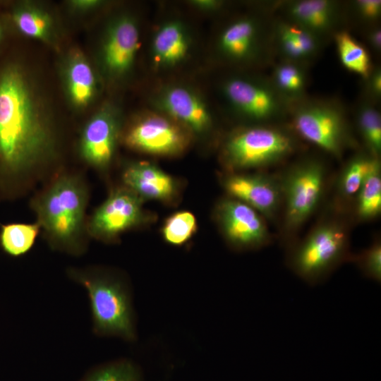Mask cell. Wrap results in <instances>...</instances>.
I'll list each match as a JSON object with an SVG mask.
<instances>
[{
	"label": "cell",
	"mask_w": 381,
	"mask_h": 381,
	"mask_svg": "<svg viewBox=\"0 0 381 381\" xmlns=\"http://www.w3.org/2000/svg\"><path fill=\"white\" fill-rule=\"evenodd\" d=\"M55 148L52 123L30 77L18 64L4 66L0 69V197H14Z\"/></svg>",
	"instance_id": "cell-1"
},
{
	"label": "cell",
	"mask_w": 381,
	"mask_h": 381,
	"mask_svg": "<svg viewBox=\"0 0 381 381\" xmlns=\"http://www.w3.org/2000/svg\"><path fill=\"white\" fill-rule=\"evenodd\" d=\"M87 201L85 185L75 175L55 179L32 201L37 223L53 248L78 255L84 250L83 240Z\"/></svg>",
	"instance_id": "cell-2"
},
{
	"label": "cell",
	"mask_w": 381,
	"mask_h": 381,
	"mask_svg": "<svg viewBox=\"0 0 381 381\" xmlns=\"http://www.w3.org/2000/svg\"><path fill=\"white\" fill-rule=\"evenodd\" d=\"M302 147L287 123L243 124L224 138L220 158L228 172L262 170L282 164Z\"/></svg>",
	"instance_id": "cell-3"
},
{
	"label": "cell",
	"mask_w": 381,
	"mask_h": 381,
	"mask_svg": "<svg viewBox=\"0 0 381 381\" xmlns=\"http://www.w3.org/2000/svg\"><path fill=\"white\" fill-rule=\"evenodd\" d=\"M286 123L302 142L337 159L349 150L361 147L348 110L338 98L308 95L290 106Z\"/></svg>",
	"instance_id": "cell-4"
},
{
	"label": "cell",
	"mask_w": 381,
	"mask_h": 381,
	"mask_svg": "<svg viewBox=\"0 0 381 381\" xmlns=\"http://www.w3.org/2000/svg\"><path fill=\"white\" fill-rule=\"evenodd\" d=\"M323 217L300 241L289 247V267L301 279L315 285L342 263L349 261L350 224L341 210Z\"/></svg>",
	"instance_id": "cell-5"
},
{
	"label": "cell",
	"mask_w": 381,
	"mask_h": 381,
	"mask_svg": "<svg viewBox=\"0 0 381 381\" xmlns=\"http://www.w3.org/2000/svg\"><path fill=\"white\" fill-rule=\"evenodd\" d=\"M67 272L87 293L94 334L134 341V315L126 285L119 279L98 270L71 267Z\"/></svg>",
	"instance_id": "cell-6"
},
{
	"label": "cell",
	"mask_w": 381,
	"mask_h": 381,
	"mask_svg": "<svg viewBox=\"0 0 381 381\" xmlns=\"http://www.w3.org/2000/svg\"><path fill=\"white\" fill-rule=\"evenodd\" d=\"M280 174L282 189L281 239L288 247L322 203L327 167L315 155L303 157Z\"/></svg>",
	"instance_id": "cell-7"
},
{
	"label": "cell",
	"mask_w": 381,
	"mask_h": 381,
	"mask_svg": "<svg viewBox=\"0 0 381 381\" xmlns=\"http://www.w3.org/2000/svg\"><path fill=\"white\" fill-rule=\"evenodd\" d=\"M274 16V1H270L230 19L217 40L222 60L238 67H271L276 59L272 39Z\"/></svg>",
	"instance_id": "cell-8"
},
{
	"label": "cell",
	"mask_w": 381,
	"mask_h": 381,
	"mask_svg": "<svg viewBox=\"0 0 381 381\" xmlns=\"http://www.w3.org/2000/svg\"><path fill=\"white\" fill-rule=\"evenodd\" d=\"M221 91L229 109L245 124L287 121L290 105L274 87L269 76L230 75L223 80Z\"/></svg>",
	"instance_id": "cell-9"
},
{
	"label": "cell",
	"mask_w": 381,
	"mask_h": 381,
	"mask_svg": "<svg viewBox=\"0 0 381 381\" xmlns=\"http://www.w3.org/2000/svg\"><path fill=\"white\" fill-rule=\"evenodd\" d=\"M193 134L183 125L160 111H150L135 119L123 135L130 148L156 156H176L190 146Z\"/></svg>",
	"instance_id": "cell-10"
},
{
	"label": "cell",
	"mask_w": 381,
	"mask_h": 381,
	"mask_svg": "<svg viewBox=\"0 0 381 381\" xmlns=\"http://www.w3.org/2000/svg\"><path fill=\"white\" fill-rule=\"evenodd\" d=\"M140 47L136 19L128 14L114 17L108 23L99 50V63L110 80L126 77L132 70Z\"/></svg>",
	"instance_id": "cell-11"
},
{
	"label": "cell",
	"mask_w": 381,
	"mask_h": 381,
	"mask_svg": "<svg viewBox=\"0 0 381 381\" xmlns=\"http://www.w3.org/2000/svg\"><path fill=\"white\" fill-rule=\"evenodd\" d=\"M143 201L125 186L113 190L90 218L89 234L97 240L112 242L124 231L145 223L148 217Z\"/></svg>",
	"instance_id": "cell-12"
},
{
	"label": "cell",
	"mask_w": 381,
	"mask_h": 381,
	"mask_svg": "<svg viewBox=\"0 0 381 381\" xmlns=\"http://www.w3.org/2000/svg\"><path fill=\"white\" fill-rule=\"evenodd\" d=\"M217 219L226 242L236 250L260 249L272 243L267 219L240 200L230 197L222 200Z\"/></svg>",
	"instance_id": "cell-13"
},
{
	"label": "cell",
	"mask_w": 381,
	"mask_h": 381,
	"mask_svg": "<svg viewBox=\"0 0 381 381\" xmlns=\"http://www.w3.org/2000/svg\"><path fill=\"white\" fill-rule=\"evenodd\" d=\"M274 9L278 16L305 28L327 44L337 32L349 29L345 1H275Z\"/></svg>",
	"instance_id": "cell-14"
},
{
	"label": "cell",
	"mask_w": 381,
	"mask_h": 381,
	"mask_svg": "<svg viewBox=\"0 0 381 381\" xmlns=\"http://www.w3.org/2000/svg\"><path fill=\"white\" fill-rule=\"evenodd\" d=\"M224 189L230 198L249 205L266 219L273 221L282 211L280 175L264 171L228 172L222 177Z\"/></svg>",
	"instance_id": "cell-15"
},
{
	"label": "cell",
	"mask_w": 381,
	"mask_h": 381,
	"mask_svg": "<svg viewBox=\"0 0 381 381\" xmlns=\"http://www.w3.org/2000/svg\"><path fill=\"white\" fill-rule=\"evenodd\" d=\"M121 133V118L111 104L102 105L85 124L79 140L82 159L97 169L111 163Z\"/></svg>",
	"instance_id": "cell-16"
},
{
	"label": "cell",
	"mask_w": 381,
	"mask_h": 381,
	"mask_svg": "<svg viewBox=\"0 0 381 381\" xmlns=\"http://www.w3.org/2000/svg\"><path fill=\"white\" fill-rule=\"evenodd\" d=\"M159 111L183 125L194 135H203L213 127L211 110L202 96L182 85L162 88L155 98Z\"/></svg>",
	"instance_id": "cell-17"
},
{
	"label": "cell",
	"mask_w": 381,
	"mask_h": 381,
	"mask_svg": "<svg viewBox=\"0 0 381 381\" xmlns=\"http://www.w3.org/2000/svg\"><path fill=\"white\" fill-rule=\"evenodd\" d=\"M272 47L279 60L310 66L327 43L305 28L278 16L272 23Z\"/></svg>",
	"instance_id": "cell-18"
},
{
	"label": "cell",
	"mask_w": 381,
	"mask_h": 381,
	"mask_svg": "<svg viewBox=\"0 0 381 381\" xmlns=\"http://www.w3.org/2000/svg\"><path fill=\"white\" fill-rule=\"evenodd\" d=\"M61 78L67 99L78 109L92 103L98 92V79L93 66L78 49L70 50L61 64Z\"/></svg>",
	"instance_id": "cell-19"
},
{
	"label": "cell",
	"mask_w": 381,
	"mask_h": 381,
	"mask_svg": "<svg viewBox=\"0 0 381 381\" xmlns=\"http://www.w3.org/2000/svg\"><path fill=\"white\" fill-rule=\"evenodd\" d=\"M192 45L190 33L183 23L167 20L153 33L150 47L152 62L158 68L176 67L189 56Z\"/></svg>",
	"instance_id": "cell-20"
},
{
	"label": "cell",
	"mask_w": 381,
	"mask_h": 381,
	"mask_svg": "<svg viewBox=\"0 0 381 381\" xmlns=\"http://www.w3.org/2000/svg\"><path fill=\"white\" fill-rule=\"evenodd\" d=\"M124 186L143 200L169 202L177 193L175 179L157 165L147 162L129 164L122 174Z\"/></svg>",
	"instance_id": "cell-21"
},
{
	"label": "cell",
	"mask_w": 381,
	"mask_h": 381,
	"mask_svg": "<svg viewBox=\"0 0 381 381\" xmlns=\"http://www.w3.org/2000/svg\"><path fill=\"white\" fill-rule=\"evenodd\" d=\"M9 19L22 35L49 45L56 44L54 19L42 6L28 1L15 3L11 9Z\"/></svg>",
	"instance_id": "cell-22"
},
{
	"label": "cell",
	"mask_w": 381,
	"mask_h": 381,
	"mask_svg": "<svg viewBox=\"0 0 381 381\" xmlns=\"http://www.w3.org/2000/svg\"><path fill=\"white\" fill-rule=\"evenodd\" d=\"M380 160V157L361 147L346 161L335 183L337 210L344 211L345 205L353 204L368 174Z\"/></svg>",
	"instance_id": "cell-23"
},
{
	"label": "cell",
	"mask_w": 381,
	"mask_h": 381,
	"mask_svg": "<svg viewBox=\"0 0 381 381\" xmlns=\"http://www.w3.org/2000/svg\"><path fill=\"white\" fill-rule=\"evenodd\" d=\"M271 67L270 79L280 96L290 106L308 95L310 66L278 60L275 61Z\"/></svg>",
	"instance_id": "cell-24"
},
{
	"label": "cell",
	"mask_w": 381,
	"mask_h": 381,
	"mask_svg": "<svg viewBox=\"0 0 381 381\" xmlns=\"http://www.w3.org/2000/svg\"><path fill=\"white\" fill-rule=\"evenodd\" d=\"M339 59L349 71L366 79L375 65L371 53L363 42H360L349 29L344 28L337 32L332 38Z\"/></svg>",
	"instance_id": "cell-25"
},
{
	"label": "cell",
	"mask_w": 381,
	"mask_h": 381,
	"mask_svg": "<svg viewBox=\"0 0 381 381\" xmlns=\"http://www.w3.org/2000/svg\"><path fill=\"white\" fill-rule=\"evenodd\" d=\"M353 118L363 148L380 157L381 114L378 104L361 95L354 106Z\"/></svg>",
	"instance_id": "cell-26"
},
{
	"label": "cell",
	"mask_w": 381,
	"mask_h": 381,
	"mask_svg": "<svg viewBox=\"0 0 381 381\" xmlns=\"http://www.w3.org/2000/svg\"><path fill=\"white\" fill-rule=\"evenodd\" d=\"M352 205L354 218L358 222L373 221L381 214L380 160L368 174Z\"/></svg>",
	"instance_id": "cell-27"
},
{
	"label": "cell",
	"mask_w": 381,
	"mask_h": 381,
	"mask_svg": "<svg viewBox=\"0 0 381 381\" xmlns=\"http://www.w3.org/2000/svg\"><path fill=\"white\" fill-rule=\"evenodd\" d=\"M40 225L26 223L0 224V246L3 251L12 257H20L33 247Z\"/></svg>",
	"instance_id": "cell-28"
},
{
	"label": "cell",
	"mask_w": 381,
	"mask_h": 381,
	"mask_svg": "<svg viewBox=\"0 0 381 381\" xmlns=\"http://www.w3.org/2000/svg\"><path fill=\"white\" fill-rule=\"evenodd\" d=\"M79 381H144V379L136 363L121 358L91 368Z\"/></svg>",
	"instance_id": "cell-29"
},
{
	"label": "cell",
	"mask_w": 381,
	"mask_h": 381,
	"mask_svg": "<svg viewBox=\"0 0 381 381\" xmlns=\"http://www.w3.org/2000/svg\"><path fill=\"white\" fill-rule=\"evenodd\" d=\"M196 230L197 222L193 214L181 211L166 219L162 227V236L168 243L181 246L191 238Z\"/></svg>",
	"instance_id": "cell-30"
},
{
	"label": "cell",
	"mask_w": 381,
	"mask_h": 381,
	"mask_svg": "<svg viewBox=\"0 0 381 381\" xmlns=\"http://www.w3.org/2000/svg\"><path fill=\"white\" fill-rule=\"evenodd\" d=\"M348 27L359 28L361 31L380 24V0H353L345 1Z\"/></svg>",
	"instance_id": "cell-31"
},
{
	"label": "cell",
	"mask_w": 381,
	"mask_h": 381,
	"mask_svg": "<svg viewBox=\"0 0 381 381\" xmlns=\"http://www.w3.org/2000/svg\"><path fill=\"white\" fill-rule=\"evenodd\" d=\"M353 262L362 274L368 279L381 282V241L375 238L366 248L350 256L349 261Z\"/></svg>",
	"instance_id": "cell-32"
},
{
	"label": "cell",
	"mask_w": 381,
	"mask_h": 381,
	"mask_svg": "<svg viewBox=\"0 0 381 381\" xmlns=\"http://www.w3.org/2000/svg\"><path fill=\"white\" fill-rule=\"evenodd\" d=\"M361 95L373 102L378 104L381 99V68L375 65L368 77L363 80Z\"/></svg>",
	"instance_id": "cell-33"
},
{
	"label": "cell",
	"mask_w": 381,
	"mask_h": 381,
	"mask_svg": "<svg viewBox=\"0 0 381 381\" xmlns=\"http://www.w3.org/2000/svg\"><path fill=\"white\" fill-rule=\"evenodd\" d=\"M365 40V45L370 52L380 56L381 54V28L377 24L361 31Z\"/></svg>",
	"instance_id": "cell-34"
},
{
	"label": "cell",
	"mask_w": 381,
	"mask_h": 381,
	"mask_svg": "<svg viewBox=\"0 0 381 381\" xmlns=\"http://www.w3.org/2000/svg\"><path fill=\"white\" fill-rule=\"evenodd\" d=\"M104 1L100 0H71L67 3L68 8L75 13H87L92 12L104 5Z\"/></svg>",
	"instance_id": "cell-35"
},
{
	"label": "cell",
	"mask_w": 381,
	"mask_h": 381,
	"mask_svg": "<svg viewBox=\"0 0 381 381\" xmlns=\"http://www.w3.org/2000/svg\"><path fill=\"white\" fill-rule=\"evenodd\" d=\"M194 8L208 13H214L222 9L225 3L218 0H193L189 1Z\"/></svg>",
	"instance_id": "cell-36"
},
{
	"label": "cell",
	"mask_w": 381,
	"mask_h": 381,
	"mask_svg": "<svg viewBox=\"0 0 381 381\" xmlns=\"http://www.w3.org/2000/svg\"><path fill=\"white\" fill-rule=\"evenodd\" d=\"M6 23L4 19L0 16V42L2 41L6 33Z\"/></svg>",
	"instance_id": "cell-37"
}]
</instances>
